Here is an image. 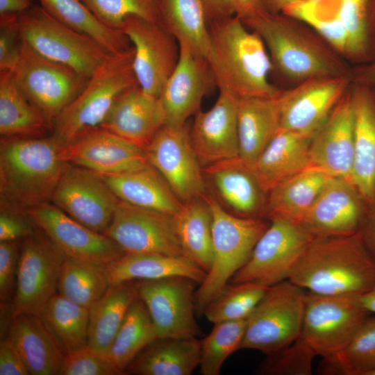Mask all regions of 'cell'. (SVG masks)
<instances>
[{
    "label": "cell",
    "mask_w": 375,
    "mask_h": 375,
    "mask_svg": "<svg viewBox=\"0 0 375 375\" xmlns=\"http://www.w3.org/2000/svg\"><path fill=\"white\" fill-rule=\"evenodd\" d=\"M12 74L22 92L53 125L89 79L67 65L40 56L23 41L19 58Z\"/></svg>",
    "instance_id": "cell-10"
},
{
    "label": "cell",
    "mask_w": 375,
    "mask_h": 375,
    "mask_svg": "<svg viewBox=\"0 0 375 375\" xmlns=\"http://www.w3.org/2000/svg\"><path fill=\"white\" fill-rule=\"evenodd\" d=\"M352 83L375 86V59L366 64L359 65L351 70Z\"/></svg>",
    "instance_id": "cell-57"
},
{
    "label": "cell",
    "mask_w": 375,
    "mask_h": 375,
    "mask_svg": "<svg viewBox=\"0 0 375 375\" xmlns=\"http://www.w3.org/2000/svg\"><path fill=\"white\" fill-rule=\"evenodd\" d=\"M65 353L88 345L89 309L56 294L40 315Z\"/></svg>",
    "instance_id": "cell-42"
},
{
    "label": "cell",
    "mask_w": 375,
    "mask_h": 375,
    "mask_svg": "<svg viewBox=\"0 0 375 375\" xmlns=\"http://www.w3.org/2000/svg\"><path fill=\"white\" fill-rule=\"evenodd\" d=\"M119 30L134 49L133 67L138 85L158 97L178 64V42L158 22L138 16L127 17Z\"/></svg>",
    "instance_id": "cell-15"
},
{
    "label": "cell",
    "mask_w": 375,
    "mask_h": 375,
    "mask_svg": "<svg viewBox=\"0 0 375 375\" xmlns=\"http://www.w3.org/2000/svg\"><path fill=\"white\" fill-rule=\"evenodd\" d=\"M264 42L273 67L296 82L326 76H351L346 60L303 22L265 11L242 20Z\"/></svg>",
    "instance_id": "cell-3"
},
{
    "label": "cell",
    "mask_w": 375,
    "mask_h": 375,
    "mask_svg": "<svg viewBox=\"0 0 375 375\" xmlns=\"http://www.w3.org/2000/svg\"><path fill=\"white\" fill-rule=\"evenodd\" d=\"M178 64L158 97L165 125L183 126L201 110L203 97L216 87L206 58L179 45Z\"/></svg>",
    "instance_id": "cell-22"
},
{
    "label": "cell",
    "mask_w": 375,
    "mask_h": 375,
    "mask_svg": "<svg viewBox=\"0 0 375 375\" xmlns=\"http://www.w3.org/2000/svg\"><path fill=\"white\" fill-rule=\"evenodd\" d=\"M158 22L179 45L207 59L210 34L201 0H158Z\"/></svg>",
    "instance_id": "cell-38"
},
{
    "label": "cell",
    "mask_w": 375,
    "mask_h": 375,
    "mask_svg": "<svg viewBox=\"0 0 375 375\" xmlns=\"http://www.w3.org/2000/svg\"><path fill=\"white\" fill-rule=\"evenodd\" d=\"M119 201L99 174L67 163L51 202L83 225L104 234Z\"/></svg>",
    "instance_id": "cell-14"
},
{
    "label": "cell",
    "mask_w": 375,
    "mask_h": 375,
    "mask_svg": "<svg viewBox=\"0 0 375 375\" xmlns=\"http://www.w3.org/2000/svg\"><path fill=\"white\" fill-rule=\"evenodd\" d=\"M53 134L1 137V208L26 212L51 201L67 165Z\"/></svg>",
    "instance_id": "cell-2"
},
{
    "label": "cell",
    "mask_w": 375,
    "mask_h": 375,
    "mask_svg": "<svg viewBox=\"0 0 375 375\" xmlns=\"http://www.w3.org/2000/svg\"><path fill=\"white\" fill-rule=\"evenodd\" d=\"M238 101L231 94L219 91L209 110L194 115L190 137L203 167L239 156Z\"/></svg>",
    "instance_id": "cell-24"
},
{
    "label": "cell",
    "mask_w": 375,
    "mask_h": 375,
    "mask_svg": "<svg viewBox=\"0 0 375 375\" xmlns=\"http://www.w3.org/2000/svg\"><path fill=\"white\" fill-rule=\"evenodd\" d=\"M104 235L124 253L183 256L174 229L172 215L121 200Z\"/></svg>",
    "instance_id": "cell-19"
},
{
    "label": "cell",
    "mask_w": 375,
    "mask_h": 375,
    "mask_svg": "<svg viewBox=\"0 0 375 375\" xmlns=\"http://www.w3.org/2000/svg\"><path fill=\"white\" fill-rule=\"evenodd\" d=\"M306 291L285 280L271 287L247 319L240 349L266 355L294 342L301 333Z\"/></svg>",
    "instance_id": "cell-8"
},
{
    "label": "cell",
    "mask_w": 375,
    "mask_h": 375,
    "mask_svg": "<svg viewBox=\"0 0 375 375\" xmlns=\"http://www.w3.org/2000/svg\"><path fill=\"white\" fill-rule=\"evenodd\" d=\"M207 60L219 91L238 99L276 97L281 90L269 75L274 69L260 35L233 15L208 24Z\"/></svg>",
    "instance_id": "cell-1"
},
{
    "label": "cell",
    "mask_w": 375,
    "mask_h": 375,
    "mask_svg": "<svg viewBox=\"0 0 375 375\" xmlns=\"http://www.w3.org/2000/svg\"><path fill=\"white\" fill-rule=\"evenodd\" d=\"M119 200L171 215L182 203L160 174L151 165L118 174H99Z\"/></svg>",
    "instance_id": "cell-30"
},
{
    "label": "cell",
    "mask_w": 375,
    "mask_h": 375,
    "mask_svg": "<svg viewBox=\"0 0 375 375\" xmlns=\"http://www.w3.org/2000/svg\"><path fill=\"white\" fill-rule=\"evenodd\" d=\"M208 24L235 15V0H201Z\"/></svg>",
    "instance_id": "cell-55"
},
{
    "label": "cell",
    "mask_w": 375,
    "mask_h": 375,
    "mask_svg": "<svg viewBox=\"0 0 375 375\" xmlns=\"http://www.w3.org/2000/svg\"><path fill=\"white\" fill-rule=\"evenodd\" d=\"M123 374L103 356L88 345L65 354L60 375Z\"/></svg>",
    "instance_id": "cell-50"
},
{
    "label": "cell",
    "mask_w": 375,
    "mask_h": 375,
    "mask_svg": "<svg viewBox=\"0 0 375 375\" xmlns=\"http://www.w3.org/2000/svg\"><path fill=\"white\" fill-rule=\"evenodd\" d=\"M31 375H60L65 352L38 315H12L9 335Z\"/></svg>",
    "instance_id": "cell-28"
},
{
    "label": "cell",
    "mask_w": 375,
    "mask_h": 375,
    "mask_svg": "<svg viewBox=\"0 0 375 375\" xmlns=\"http://www.w3.org/2000/svg\"><path fill=\"white\" fill-rule=\"evenodd\" d=\"M247 262L231 283L250 282L271 287L288 280L299 258L317 239L301 224L272 218Z\"/></svg>",
    "instance_id": "cell-11"
},
{
    "label": "cell",
    "mask_w": 375,
    "mask_h": 375,
    "mask_svg": "<svg viewBox=\"0 0 375 375\" xmlns=\"http://www.w3.org/2000/svg\"><path fill=\"white\" fill-rule=\"evenodd\" d=\"M20 246L18 241L0 242V298L5 301L17 278Z\"/></svg>",
    "instance_id": "cell-53"
},
{
    "label": "cell",
    "mask_w": 375,
    "mask_h": 375,
    "mask_svg": "<svg viewBox=\"0 0 375 375\" xmlns=\"http://www.w3.org/2000/svg\"><path fill=\"white\" fill-rule=\"evenodd\" d=\"M265 10L272 14L282 13L289 6L301 0H262Z\"/></svg>",
    "instance_id": "cell-60"
},
{
    "label": "cell",
    "mask_w": 375,
    "mask_h": 375,
    "mask_svg": "<svg viewBox=\"0 0 375 375\" xmlns=\"http://www.w3.org/2000/svg\"><path fill=\"white\" fill-rule=\"evenodd\" d=\"M268 288L255 283L229 282L208 303L203 315L213 324L247 319Z\"/></svg>",
    "instance_id": "cell-45"
},
{
    "label": "cell",
    "mask_w": 375,
    "mask_h": 375,
    "mask_svg": "<svg viewBox=\"0 0 375 375\" xmlns=\"http://www.w3.org/2000/svg\"><path fill=\"white\" fill-rule=\"evenodd\" d=\"M35 228L26 212L1 208L0 242L23 240Z\"/></svg>",
    "instance_id": "cell-52"
},
{
    "label": "cell",
    "mask_w": 375,
    "mask_h": 375,
    "mask_svg": "<svg viewBox=\"0 0 375 375\" xmlns=\"http://www.w3.org/2000/svg\"><path fill=\"white\" fill-rule=\"evenodd\" d=\"M303 1H312V2H322V1H325L327 0H303Z\"/></svg>",
    "instance_id": "cell-62"
},
{
    "label": "cell",
    "mask_w": 375,
    "mask_h": 375,
    "mask_svg": "<svg viewBox=\"0 0 375 375\" xmlns=\"http://www.w3.org/2000/svg\"><path fill=\"white\" fill-rule=\"evenodd\" d=\"M203 172L230 212L246 218L267 216L268 193L239 156L204 167Z\"/></svg>",
    "instance_id": "cell-25"
},
{
    "label": "cell",
    "mask_w": 375,
    "mask_h": 375,
    "mask_svg": "<svg viewBox=\"0 0 375 375\" xmlns=\"http://www.w3.org/2000/svg\"><path fill=\"white\" fill-rule=\"evenodd\" d=\"M247 319L214 324L210 333L200 340V372L203 375H219L226 359L240 350Z\"/></svg>",
    "instance_id": "cell-46"
},
{
    "label": "cell",
    "mask_w": 375,
    "mask_h": 375,
    "mask_svg": "<svg viewBox=\"0 0 375 375\" xmlns=\"http://www.w3.org/2000/svg\"><path fill=\"white\" fill-rule=\"evenodd\" d=\"M157 338L149 310L138 297L130 306L107 356L124 374L135 358Z\"/></svg>",
    "instance_id": "cell-41"
},
{
    "label": "cell",
    "mask_w": 375,
    "mask_h": 375,
    "mask_svg": "<svg viewBox=\"0 0 375 375\" xmlns=\"http://www.w3.org/2000/svg\"><path fill=\"white\" fill-rule=\"evenodd\" d=\"M239 158L251 166L280 130L278 97L240 99Z\"/></svg>",
    "instance_id": "cell-31"
},
{
    "label": "cell",
    "mask_w": 375,
    "mask_h": 375,
    "mask_svg": "<svg viewBox=\"0 0 375 375\" xmlns=\"http://www.w3.org/2000/svg\"><path fill=\"white\" fill-rule=\"evenodd\" d=\"M322 367L327 374L368 375L375 370V315L362 322L339 353L323 358Z\"/></svg>",
    "instance_id": "cell-43"
},
{
    "label": "cell",
    "mask_w": 375,
    "mask_h": 375,
    "mask_svg": "<svg viewBox=\"0 0 375 375\" xmlns=\"http://www.w3.org/2000/svg\"><path fill=\"white\" fill-rule=\"evenodd\" d=\"M42 8L53 18L85 34L112 54L128 49L131 43L118 29L101 22L81 0H39Z\"/></svg>",
    "instance_id": "cell-39"
},
{
    "label": "cell",
    "mask_w": 375,
    "mask_h": 375,
    "mask_svg": "<svg viewBox=\"0 0 375 375\" xmlns=\"http://www.w3.org/2000/svg\"><path fill=\"white\" fill-rule=\"evenodd\" d=\"M361 295H322L306 291L301 335L317 356L331 357L347 344L372 313Z\"/></svg>",
    "instance_id": "cell-9"
},
{
    "label": "cell",
    "mask_w": 375,
    "mask_h": 375,
    "mask_svg": "<svg viewBox=\"0 0 375 375\" xmlns=\"http://www.w3.org/2000/svg\"><path fill=\"white\" fill-rule=\"evenodd\" d=\"M288 280L317 294L362 295L375 282V260L360 231L347 236L317 238Z\"/></svg>",
    "instance_id": "cell-4"
},
{
    "label": "cell",
    "mask_w": 375,
    "mask_h": 375,
    "mask_svg": "<svg viewBox=\"0 0 375 375\" xmlns=\"http://www.w3.org/2000/svg\"><path fill=\"white\" fill-rule=\"evenodd\" d=\"M259 372L267 375H310L312 362L317 356L300 335L290 344L267 355Z\"/></svg>",
    "instance_id": "cell-49"
},
{
    "label": "cell",
    "mask_w": 375,
    "mask_h": 375,
    "mask_svg": "<svg viewBox=\"0 0 375 375\" xmlns=\"http://www.w3.org/2000/svg\"><path fill=\"white\" fill-rule=\"evenodd\" d=\"M338 16L346 33L344 58L358 65L375 59V0H339Z\"/></svg>",
    "instance_id": "cell-40"
},
{
    "label": "cell",
    "mask_w": 375,
    "mask_h": 375,
    "mask_svg": "<svg viewBox=\"0 0 375 375\" xmlns=\"http://www.w3.org/2000/svg\"><path fill=\"white\" fill-rule=\"evenodd\" d=\"M22 240L13 314L40 316L47 303L56 294L65 257L37 226Z\"/></svg>",
    "instance_id": "cell-12"
},
{
    "label": "cell",
    "mask_w": 375,
    "mask_h": 375,
    "mask_svg": "<svg viewBox=\"0 0 375 375\" xmlns=\"http://www.w3.org/2000/svg\"><path fill=\"white\" fill-rule=\"evenodd\" d=\"M354 124V110L349 88L312 136L310 166L318 168L331 177L351 181Z\"/></svg>",
    "instance_id": "cell-23"
},
{
    "label": "cell",
    "mask_w": 375,
    "mask_h": 375,
    "mask_svg": "<svg viewBox=\"0 0 375 375\" xmlns=\"http://www.w3.org/2000/svg\"><path fill=\"white\" fill-rule=\"evenodd\" d=\"M109 286L106 267L65 258L58 285L62 296L89 309Z\"/></svg>",
    "instance_id": "cell-44"
},
{
    "label": "cell",
    "mask_w": 375,
    "mask_h": 375,
    "mask_svg": "<svg viewBox=\"0 0 375 375\" xmlns=\"http://www.w3.org/2000/svg\"><path fill=\"white\" fill-rule=\"evenodd\" d=\"M104 25L120 29L130 16L158 22V0H81Z\"/></svg>",
    "instance_id": "cell-48"
},
{
    "label": "cell",
    "mask_w": 375,
    "mask_h": 375,
    "mask_svg": "<svg viewBox=\"0 0 375 375\" xmlns=\"http://www.w3.org/2000/svg\"><path fill=\"white\" fill-rule=\"evenodd\" d=\"M138 297L133 281L110 285L103 296L89 308L88 345L106 356L127 311Z\"/></svg>",
    "instance_id": "cell-36"
},
{
    "label": "cell",
    "mask_w": 375,
    "mask_h": 375,
    "mask_svg": "<svg viewBox=\"0 0 375 375\" xmlns=\"http://www.w3.org/2000/svg\"><path fill=\"white\" fill-rule=\"evenodd\" d=\"M29 372L10 338L0 342V375H28Z\"/></svg>",
    "instance_id": "cell-54"
},
{
    "label": "cell",
    "mask_w": 375,
    "mask_h": 375,
    "mask_svg": "<svg viewBox=\"0 0 375 375\" xmlns=\"http://www.w3.org/2000/svg\"><path fill=\"white\" fill-rule=\"evenodd\" d=\"M53 124L17 86L12 72H0L1 137H42Z\"/></svg>",
    "instance_id": "cell-37"
},
{
    "label": "cell",
    "mask_w": 375,
    "mask_h": 375,
    "mask_svg": "<svg viewBox=\"0 0 375 375\" xmlns=\"http://www.w3.org/2000/svg\"><path fill=\"white\" fill-rule=\"evenodd\" d=\"M172 219L183 256L207 272L212 262V217L203 195L182 203Z\"/></svg>",
    "instance_id": "cell-35"
},
{
    "label": "cell",
    "mask_w": 375,
    "mask_h": 375,
    "mask_svg": "<svg viewBox=\"0 0 375 375\" xmlns=\"http://www.w3.org/2000/svg\"><path fill=\"white\" fill-rule=\"evenodd\" d=\"M322 2L301 0L287 8L282 13L308 25L344 58L346 33L337 10L330 12ZM338 10V9H337Z\"/></svg>",
    "instance_id": "cell-47"
},
{
    "label": "cell",
    "mask_w": 375,
    "mask_h": 375,
    "mask_svg": "<svg viewBox=\"0 0 375 375\" xmlns=\"http://www.w3.org/2000/svg\"><path fill=\"white\" fill-rule=\"evenodd\" d=\"M110 285L135 280L185 276L199 284L206 272L184 256L157 253H124L106 266Z\"/></svg>",
    "instance_id": "cell-32"
},
{
    "label": "cell",
    "mask_w": 375,
    "mask_h": 375,
    "mask_svg": "<svg viewBox=\"0 0 375 375\" xmlns=\"http://www.w3.org/2000/svg\"><path fill=\"white\" fill-rule=\"evenodd\" d=\"M22 44L18 13L0 14V72L13 71Z\"/></svg>",
    "instance_id": "cell-51"
},
{
    "label": "cell",
    "mask_w": 375,
    "mask_h": 375,
    "mask_svg": "<svg viewBox=\"0 0 375 375\" xmlns=\"http://www.w3.org/2000/svg\"><path fill=\"white\" fill-rule=\"evenodd\" d=\"M312 136L279 130L251 166L268 193L274 187L310 166Z\"/></svg>",
    "instance_id": "cell-29"
},
{
    "label": "cell",
    "mask_w": 375,
    "mask_h": 375,
    "mask_svg": "<svg viewBox=\"0 0 375 375\" xmlns=\"http://www.w3.org/2000/svg\"><path fill=\"white\" fill-rule=\"evenodd\" d=\"M26 213L65 258L106 267L124 254L111 238L76 221L51 202Z\"/></svg>",
    "instance_id": "cell-18"
},
{
    "label": "cell",
    "mask_w": 375,
    "mask_h": 375,
    "mask_svg": "<svg viewBox=\"0 0 375 375\" xmlns=\"http://www.w3.org/2000/svg\"><path fill=\"white\" fill-rule=\"evenodd\" d=\"M200 348L197 337L157 338L126 372L139 375H190L199 366Z\"/></svg>",
    "instance_id": "cell-33"
},
{
    "label": "cell",
    "mask_w": 375,
    "mask_h": 375,
    "mask_svg": "<svg viewBox=\"0 0 375 375\" xmlns=\"http://www.w3.org/2000/svg\"><path fill=\"white\" fill-rule=\"evenodd\" d=\"M197 282L185 276H170L137 283L158 338H192L201 335L195 319Z\"/></svg>",
    "instance_id": "cell-16"
},
{
    "label": "cell",
    "mask_w": 375,
    "mask_h": 375,
    "mask_svg": "<svg viewBox=\"0 0 375 375\" xmlns=\"http://www.w3.org/2000/svg\"><path fill=\"white\" fill-rule=\"evenodd\" d=\"M163 125L158 97L136 85L117 98L101 128L146 149Z\"/></svg>",
    "instance_id": "cell-26"
},
{
    "label": "cell",
    "mask_w": 375,
    "mask_h": 375,
    "mask_svg": "<svg viewBox=\"0 0 375 375\" xmlns=\"http://www.w3.org/2000/svg\"><path fill=\"white\" fill-rule=\"evenodd\" d=\"M360 233L365 245L375 260V199L369 207Z\"/></svg>",
    "instance_id": "cell-56"
},
{
    "label": "cell",
    "mask_w": 375,
    "mask_h": 375,
    "mask_svg": "<svg viewBox=\"0 0 375 375\" xmlns=\"http://www.w3.org/2000/svg\"><path fill=\"white\" fill-rule=\"evenodd\" d=\"M350 92L355 115L351 182L369 207L375 199V92L356 83Z\"/></svg>",
    "instance_id": "cell-27"
},
{
    "label": "cell",
    "mask_w": 375,
    "mask_h": 375,
    "mask_svg": "<svg viewBox=\"0 0 375 375\" xmlns=\"http://www.w3.org/2000/svg\"><path fill=\"white\" fill-rule=\"evenodd\" d=\"M146 152L149 164L182 203L206 192L203 167L192 145L187 124L183 126L163 125Z\"/></svg>",
    "instance_id": "cell-13"
},
{
    "label": "cell",
    "mask_w": 375,
    "mask_h": 375,
    "mask_svg": "<svg viewBox=\"0 0 375 375\" xmlns=\"http://www.w3.org/2000/svg\"><path fill=\"white\" fill-rule=\"evenodd\" d=\"M212 217V262L195 292L196 313L203 315L233 276L247 262L269 224L259 218H246L226 210L207 190L203 195Z\"/></svg>",
    "instance_id": "cell-5"
},
{
    "label": "cell",
    "mask_w": 375,
    "mask_h": 375,
    "mask_svg": "<svg viewBox=\"0 0 375 375\" xmlns=\"http://www.w3.org/2000/svg\"><path fill=\"white\" fill-rule=\"evenodd\" d=\"M62 155L67 163L103 175L150 165L145 149L101 127L63 146Z\"/></svg>",
    "instance_id": "cell-21"
},
{
    "label": "cell",
    "mask_w": 375,
    "mask_h": 375,
    "mask_svg": "<svg viewBox=\"0 0 375 375\" xmlns=\"http://www.w3.org/2000/svg\"><path fill=\"white\" fill-rule=\"evenodd\" d=\"M18 17L22 40L32 50L88 78L113 55L90 37L56 20L40 5Z\"/></svg>",
    "instance_id": "cell-7"
},
{
    "label": "cell",
    "mask_w": 375,
    "mask_h": 375,
    "mask_svg": "<svg viewBox=\"0 0 375 375\" xmlns=\"http://www.w3.org/2000/svg\"><path fill=\"white\" fill-rule=\"evenodd\" d=\"M235 15L242 20L267 11L262 0H235Z\"/></svg>",
    "instance_id": "cell-58"
},
{
    "label": "cell",
    "mask_w": 375,
    "mask_h": 375,
    "mask_svg": "<svg viewBox=\"0 0 375 375\" xmlns=\"http://www.w3.org/2000/svg\"><path fill=\"white\" fill-rule=\"evenodd\" d=\"M364 307L372 314H375V282L372 288L360 296Z\"/></svg>",
    "instance_id": "cell-61"
},
{
    "label": "cell",
    "mask_w": 375,
    "mask_h": 375,
    "mask_svg": "<svg viewBox=\"0 0 375 375\" xmlns=\"http://www.w3.org/2000/svg\"><path fill=\"white\" fill-rule=\"evenodd\" d=\"M34 4L33 0H0V14L20 13Z\"/></svg>",
    "instance_id": "cell-59"
},
{
    "label": "cell",
    "mask_w": 375,
    "mask_h": 375,
    "mask_svg": "<svg viewBox=\"0 0 375 375\" xmlns=\"http://www.w3.org/2000/svg\"><path fill=\"white\" fill-rule=\"evenodd\" d=\"M368 375H375V370L372 371Z\"/></svg>",
    "instance_id": "cell-63"
},
{
    "label": "cell",
    "mask_w": 375,
    "mask_h": 375,
    "mask_svg": "<svg viewBox=\"0 0 375 375\" xmlns=\"http://www.w3.org/2000/svg\"><path fill=\"white\" fill-rule=\"evenodd\" d=\"M133 46L112 55L56 117L52 134L62 146L100 128L117 98L128 88L138 85L133 72Z\"/></svg>",
    "instance_id": "cell-6"
},
{
    "label": "cell",
    "mask_w": 375,
    "mask_h": 375,
    "mask_svg": "<svg viewBox=\"0 0 375 375\" xmlns=\"http://www.w3.org/2000/svg\"><path fill=\"white\" fill-rule=\"evenodd\" d=\"M351 76H326L297 83L278 96L280 129L312 136L351 85Z\"/></svg>",
    "instance_id": "cell-17"
},
{
    "label": "cell",
    "mask_w": 375,
    "mask_h": 375,
    "mask_svg": "<svg viewBox=\"0 0 375 375\" xmlns=\"http://www.w3.org/2000/svg\"><path fill=\"white\" fill-rule=\"evenodd\" d=\"M368 209L351 181L331 177L301 224L317 238L351 235L360 231Z\"/></svg>",
    "instance_id": "cell-20"
},
{
    "label": "cell",
    "mask_w": 375,
    "mask_h": 375,
    "mask_svg": "<svg viewBox=\"0 0 375 375\" xmlns=\"http://www.w3.org/2000/svg\"><path fill=\"white\" fill-rule=\"evenodd\" d=\"M330 178L308 166L281 182L268 192L267 217L301 224Z\"/></svg>",
    "instance_id": "cell-34"
}]
</instances>
